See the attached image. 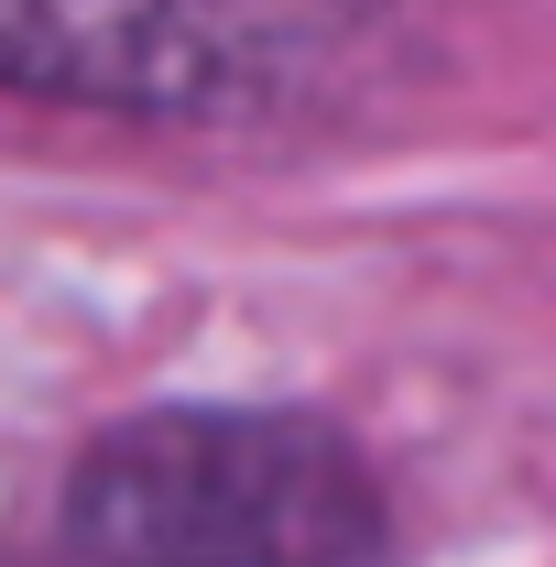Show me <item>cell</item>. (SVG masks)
<instances>
[{
  "instance_id": "cell-1",
  "label": "cell",
  "mask_w": 556,
  "mask_h": 567,
  "mask_svg": "<svg viewBox=\"0 0 556 567\" xmlns=\"http://www.w3.org/2000/svg\"><path fill=\"white\" fill-rule=\"evenodd\" d=\"M33 567H393V513L339 425L164 404L66 470Z\"/></svg>"
},
{
  "instance_id": "cell-2",
  "label": "cell",
  "mask_w": 556,
  "mask_h": 567,
  "mask_svg": "<svg viewBox=\"0 0 556 567\" xmlns=\"http://www.w3.org/2000/svg\"><path fill=\"white\" fill-rule=\"evenodd\" d=\"M349 33V0H0V87L121 121H229L317 87Z\"/></svg>"
}]
</instances>
